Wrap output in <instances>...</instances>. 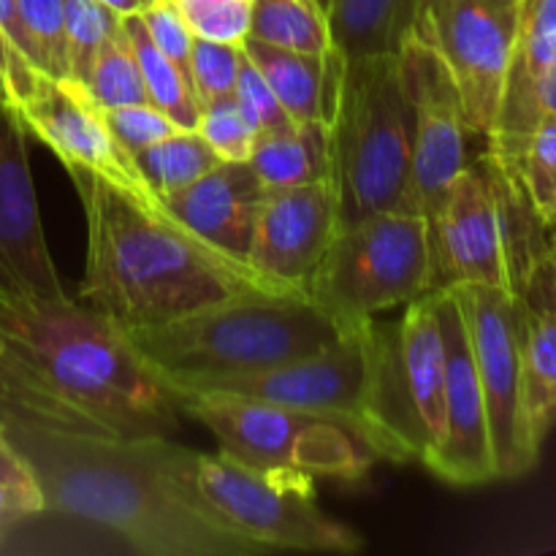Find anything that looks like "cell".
<instances>
[{
	"label": "cell",
	"mask_w": 556,
	"mask_h": 556,
	"mask_svg": "<svg viewBox=\"0 0 556 556\" xmlns=\"http://www.w3.org/2000/svg\"><path fill=\"white\" fill-rule=\"evenodd\" d=\"M30 465L43 514L87 521L147 556H255V543L223 525L195 489V456L172 438H103L41 427L0 410Z\"/></svg>",
	"instance_id": "obj_1"
},
{
	"label": "cell",
	"mask_w": 556,
	"mask_h": 556,
	"mask_svg": "<svg viewBox=\"0 0 556 556\" xmlns=\"http://www.w3.org/2000/svg\"><path fill=\"white\" fill-rule=\"evenodd\" d=\"M0 410L103 438H172L177 396L123 331L79 299L0 293Z\"/></svg>",
	"instance_id": "obj_2"
},
{
	"label": "cell",
	"mask_w": 556,
	"mask_h": 556,
	"mask_svg": "<svg viewBox=\"0 0 556 556\" xmlns=\"http://www.w3.org/2000/svg\"><path fill=\"white\" fill-rule=\"evenodd\" d=\"M87 217L79 302L119 331L166 324L210 304L277 291L185 231L157 201L136 199L90 172L71 174Z\"/></svg>",
	"instance_id": "obj_3"
},
{
	"label": "cell",
	"mask_w": 556,
	"mask_h": 556,
	"mask_svg": "<svg viewBox=\"0 0 556 556\" xmlns=\"http://www.w3.org/2000/svg\"><path fill=\"white\" fill-rule=\"evenodd\" d=\"M166 386L258 372L337 345L348 331L304 291H255L123 331Z\"/></svg>",
	"instance_id": "obj_4"
},
{
	"label": "cell",
	"mask_w": 556,
	"mask_h": 556,
	"mask_svg": "<svg viewBox=\"0 0 556 556\" xmlns=\"http://www.w3.org/2000/svg\"><path fill=\"white\" fill-rule=\"evenodd\" d=\"M329 60L326 182L340 228L405 206L413 155V106L400 54Z\"/></svg>",
	"instance_id": "obj_5"
},
{
	"label": "cell",
	"mask_w": 556,
	"mask_h": 556,
	"mask_svg": "<svg viewBox=\"0 0 556 556\" xmlns=\"http://www.w3.org/2000/svg\"><path fill=\"white\" fill-rule=\"evenodd\" d=\"M543 228L516 163L486 150L467 163L429 220L434 291L492 286L521 299L552 261Z\"/></svg>",
	"instance_id": "obj_6"
},
{
	"label": "cell",
	"mask_w": 556,
	"mask_h": 556,
	"mask_svg": "<svg viewBox=\"0 0 556 556\" xmlns=\"http://www.w3.org/2000/svg\"><path fill=\"white\" fill-rule=\"evenodd\" d=\"M445 351L434 296L416 299L394 324L372 326L362 438L378 459L421 462L443 432Z\"/></svg>",
	"instance_id": "obj_7"
},
{
	"label": "cell",
	"mask_w": 556,
	"mask_h": 556,
	"mask_svg": "<svg viewBox=\"0 0 556 556\" xmlns=\"http://www.w3.org/2000/svg\"><path fill=\"white\" fill-rule=\"evenodd\" d=\"M434 291L429 220L413 212H378L340 228L307 280V293L342 331L372 324Z\"/></svg>",
	"instance_id": "obj_8"
},
{
	"label": "cell",
	"mask_w": 556,
	"mask_h": 556,
	"mask_svg": "<svg viewBox=\"0 0 556 556\" xmlns=\"http://www.w3.org/2000/svg\"><path fill=\"white\" fill-rule=\"evenodd\" d=\"M174 396L185 416L215 434L223 454L255 470L356 481L378 459L351 427L331 418L233 394L177 391Z\"/></svg>",
	"instance_id": "obj_9"
},
{
	"label": "cell",
	"mask_w": 556,
	"mask_h": 556,
	"mask_svg": "<svg viewBox=\"0 0 556 556\" xmlns=\"http://www.w3.org/2000/svg\"><path fill=\"white\" fill-rule=\"evenodd\" d=\"M195 489L212 514L261 552H362L356 530L315 503L313 478L255 470L233 456H195Z\"/></svg>",
	"instance_id": "obj_10"
},
{
	"label": "cell",
	"mask_w": 556,
	"mask_h": 556,
	"mask_svg": "<svg viewBox=\"0 0 556 556\" xmlns=\"http://www.w3.org/2000/svg\"><path fill=\"white\" fill-rule=\"evenodd\" d=\"M483 389L497 481L535 470L538 454L525 424L521 394V302L492 286H454Z\"/></svg>",
	"instance_id": "obj_11"
},
{
	"label": "cell",
	"mask_w": 556,
	"mask_h": 556,
	"mask_svg": "<svg viewBox=\"0 0 556 556\" xmlns=\"http://www.w3.org/2000/svg\"><path fill=\"white\" fill-rule=\"evenodd\" d=\"M519 0H427L413 36L438 52L472 134L489 139L514 58Z\"/></svg>",
	"instance_id": "obj_12"
},
{
	"label": "cell",
	"mask_w": 556,
	"mask_h": 556,
	"mask_svg": "<svg viewBox=\"0 0 556 556\" xmlns=\"http://www.w3.org/2000/svg\"><path fill=\"white\" fill-rule=\"evenodd\" d=\"M372 326L375 320L364 329L348 331L337 345L326 351L293 358L280 367L226 375V378L201 380L190 386H168V389L174 394L206 391V394L248 396V400L269 402L288 410L313 413V416L345 424L362 438L369 364H372Z\"/></svg>",
	"instance_id": "obj_13"
},
{
	"label": "cell",
	"mask_w": 556,
	"mask_h": 556,
	"mask_svg": "<svg viewBox=\"0 0 556 556\" xmlns=\"http://www.w3.org/2000/svg\"><path fill=\"white\" fill-rule=\"evenodd\" d=\"M400 63L413 106L410 182L402 210L432 220L454 179L470 163L467 134L472 130L448 68L424 38H407Z\"/></svg>",
	"instance_id": "obj_14"
},
{
	"label": "cell",
	"mask_w": 556,
	"mask_h": 556,
	"mask_svg": "<svg viewBox=\"0 0 556 556\" xmlns=\"http://www.w3.org/2000/svg\"><path fill=\"white\" fill-rule=\"evenodd\" d=\"M445 351L443 432L438 448L427 459V470L451 486H483L497 481L489 440L486 402L478 380L467 326L454 288L432 291Z\"/></svg>",
	"instance_id": "obj_15"
},
{
	"label": "cell",
	"mask_w": 556,
	"mask_h": 556,
	"mask_svg": "<svg viewBox=\"0 0 556 556\" xmlns=\"http://www.w3.org/2000/svg\"><path fill=\"white\" fill-rule=\"evenodd\" d=\"M0 293L11 299H65L49 253L27 157V130L0 106Z\"/></svg>",
	"instance_id": "obj_16"
},
{
	"label": "cell",
	"mask_w": 556,
	"mask_h": 556,
	"mask_svg": "<svg viewBox=\"0 0 556 556\" xmlns=\"http://www.w3.org/2000/svg\"><path fill=\"white\" fill-rule=\"evenodd\" d=\"M16 117L27 134L49 147L65 172H90L117 185L125 193L157 201L141 182L134 157L117 144L103 112L68 79L38 74L27 96L20 101Z\"/></svg>",
	"instance_id": "obj_17"
},
{
	"label": "cell",
	"mask_w": 556,
	"mask_h": 556,
	"mask_svg": "<svg viewBox=\"0 0 556 556\" xmlns=\"http://www.w3.org/2000/svg\"><path fill=\"white\" fill-rule=\"evenodd\" d=\"M340 231L326 179L264 195L255 220L250 269L277 291H304Z\"/></svg>",
	"instance_id": "obj_18"
},
{
	"label": "cell",
	"mask_w": 556,
	"mask_h": 556,
	"mask_svg": "<svg viewBox=\"0 0 556 556\" xmlns=\"http://www.w3.org/2000/svg\"><path fill=\"white\" fill-rule=\"evenodd\" d=\"M264 195V185L248 163H217L193 185L157 199V204L206 248L250 269L248 258Z\"/></svg>",
	"instance_id": "obj_19"
},
{
	"label": "cell",
	"mask_w": 556,
	"mask_h": 556,
	"mask_svg": "<svg viewBox=\"0 0 556 556\" xmlns=\"http://www.w3.org/2000/svg\"><path fill=\"white\" fill-rule=\"evenodd\" d=\"M556 63V0H519L514 58L489 152L516 163L538 125V92Z\"/></svg>",
	"instance_id": "obj_20"
},
{
	"label": "cell",
	"mask_w": 556,
	"mask_h": 556,
	"mask_svg": "<svg viewBox=\"0 0 556 556\" xmlns=\"http://www.w3.org/2000/svg\"><path fill=\"white\" fill-rule=\"evenodd\" d=\"M521 302V394L525 424L532 448L556 427V307L543 288L541 275Z\"/></svg>",
	"instance_id": "obj_21"
},
{
	"label": "cell",
	"mask_w": 556,
	"mask_h": 556,
	"mask_svg": "<svg viewBox=\"0 0 556 556\" xmlns=\"http://www.w3.org/2000/svg\"><path fill=\"white\" fill-rule=\"evenodd\" d=\"M427 0H331L329 25L331 54L337 58H375L400 54L416 33Z\"/></svg>",
	"instance_id": "obj_22"
},
{
	"label": "cell",
	"mask_w": 556,
	"mask_h": 556,
	"mask_svg": "<svg viewBox=\"0 0 556 556\" xmlns=\"http://www.w3.org/2000/svg\"><path fill=\"white\" fill-rule=\"evenodd\" d=\"M250 63L261 71L291 123H324L326 92H329V60L326 54L293 52L271 43L242 41Z\"/></svg>",
	"instance_id": "obj_23"
},
{
	"label": "cell",
	"mask_w": 556,
	"mask_h": 556,
	"mask_svg": "<svg viewBox=\"0 0 556 556\" xmlns=\"http://www.w3.org/2000/svg\"><path fill=\"white\" fill-rule=\"evenodd\" d=\"M248 166L253 168L266 193L320 182L326 179L324 123H291L286 128L258 134Z\"/></svg>",
	"instance_id": "obj_24"
},
{
	"label": "cell",
	"mask_w": 556,
	"mask_h": 556,
	"mask_svg": "<svg viewBox=\"0 0 556 556\" xmlns=\"http://www.w3.org/2000/svg\"><path fill=\"white\" fill-rule=\"evenodd\" d=\"M123 30L128 36L130 49H134L136 63H139L147 101L161 109L163 114H168L179 128L195 130L201 117V101L195 96L190 76L152 43L139 14L123 16Z\"/></svg>",
	"instance_id": "obj_25"
},
{
	"label": "cell",
	"mask_w": 556,
	"mask_h": 556,
	"mask_svg": "<svg viewBox=\"0 0 556 556\" xmlns=\"http://www.w3.org/2000/svg\"><path fill=\"white\" fill-rule=\"evenodd\" d=\"M248 38L293 52H331L329 25L318 0H253Z\"/></svg>",
	"instance_id": "obj_26"
},
{
	"label": "cell",
	"mask_w": 556,
	"mask_h": 556,
	"mask_svg": "<svg viewBox=\"0 0 556 556\" xmlns=\"http://www.w3.org/2000/svg\"><path fill=\"white\" fill-rule=\"evenodd\" d=\"M217 163L223 161L201 139L199 130L185 128L134 155L136 172L155 199L188 188L206 172H212Z\"/></svg>",
	"instance_id": "obj_27"
},
{
	"label": "cell",
	"mask_w": 556,
	"mask_h": 556,
	"mask_svg": "<svg viewBox=\"0 0 556 556\" xmlns=\"http://www.w3.org/2000/svg\"><path fill=\"white\" fill-rule=\"evenodd\" d=\"M76 87H79L101 112L103 109L130 106V103H150L147 101L139 63H136V54L134 49H130L125 30H119V36H114L112 41L98 52L87 79Z\"/></svg>",
	"instance_id": "obj_28"
},
{
	"label": "cell",
	"mask_w": 556,
	"mask_h": 556,
	"mask_svg": "<svg viewBox=\"0 0 556 556\" xmlns=\"http://www.w3.org/2000/svg\"><path fill=\"white\" fill-rule=\"evenodd\" d=\"M65 43H68V81L81 85L96 63L98 52L119 36L123 16L98 0H63Z\"/></svg>",
	"instance_id": "obj_29"
},
{
	"label": "cell",
	"mask_w": 556,
	"mask_h": 556,
	"mask_svg": "<svg viewBox=\"0 0 556 556\" xmlns=\"http://www.w3.org/2000/svg\"><path fill=\"white\" fill-rule=\"evenodd\" d=\"M16 16L30 47V63L52 79H68L63 0H14Z\"/></svg>",
	"instance_id": "obj_30"
},
{
	"label": "cell",
	"mask_w": 556,
	"mask_h": 556,
	"mask_svg": "<svg viewBox=\"0 0 556 556\" xmlns=\"http://www.w3.org/2000/svg\"><path fill=\"white\" fill-rule=\"evenodd\" d=\"M521 185L543 226L556 223V117H541L527 136L519 161Z\"/></svg>",
	"instance_id": "obj_31"
},
{
	"label": "cell",
	"mask_w": 556,
	"mask_h": 556,
	"mask_svg": "<svg viewBox=\"0 0 556 556\" xmlns=\"http://www.w3.org/2000/svg\"><path fill=\"white\" fill-rule=\"evenodd\" d=\"M195 130L223 163H248L258 139V130L248 123L233 96L204 103Z\"/></svg>",
	"instance_id": "obj_32"
},
{
	"label": "cell",
	"mask_w": 556,
	"mask_h": 556,
	"mask_svg": "<svg viewBox=\"0 0 556 556\" xmlns=\"http://www.w3.org/2000/svg\"><path fill=\"white\" fill-rule=\"evenodd\" d=\"M242 65V43L210 41V38L195 36L193 52H190V81H193V90L199 96L201 106L217 101V98L233 96Z\"/></svg>",
	"instance_id": "obj_33"
},
{
	"label": "cell",
	"mask_w": 556,
	"mask_h": 556,
	"mask_svg": "<svg viewBox=\"0 0 556 556\" xmlns=\"http://www.w3.org/2000/svg\"><path fill=\"white\" fill-rule=\"evenodd\" d=\"M177 5L199 38L242 43L250 33L248 0H179Z\"/></svg>",
	"instance_id": "obj_34"
},
{
	"label": "cell",
	"mask_w": 556,
	"mask_h": 556,
	"mask_svg": "<svg viewBox=\"0 0 556 556\" xmlns=\"http://www.w3.org/2000/svg\"><path fill=\"white\" fill-rule=\"evenodd\" d=\"M103 119H106L109 130L114 134L117 144L123 147L130 157L139 155L141 150L152 147L155 141L182 130L168 114H163L161 109H155L152 103H130V106L103 109Z\"/></svg>",
	"instance_id": "obj_35"
},
{
	"label": "cell",
	"mask_w": 556,
	"mask_h": 556,
	"mask_svg": "<svg viewBox=\"0 0 556 556\" xmlns=\"http://www.w3.org/2000/svg\"><path fill=\"white\" fill-rule=\"evenodd\" d=\"M139 16L152 43L190 76V52H193L195 33L190 30L182 11L166 0H152L139 11Z\"/></svg>",
	"instance_id": "obj_36"
},
{
	"label": "cell",
	"mask_w": 556,
	"mask_h": 556,
	"mask_svg": "<svg viewBox=\"0 0 556 556\" xmlns=\"http://www.w3.org/2000/svg\"><path fill=\"white\" fill-rule=\"evenodd\" d=\"M233 101L239 103L242 114L248 117V123L253 125L258 134H269V130L286 128L291 125V117L286 114V109L280 106L277 96L271 92V87L266 85V79L261 76V71L244 54V65L239 71L237 87H233Z\"/></svg>",
	"instance_id": "obj_37"
},
{
	"label": "cell",
	"mask_w": 556,
	"mask_h": 556,
	"mask_svg": "<svg viewBox=\"0 0 556 556\" xmlns=\"http://www.w3.org/2000/svg\"><path fill=\"white\" fill-rule=\"evenodd\" d=\"M38 74H41V71L33 68V65L16 52L14 43L5 38V33L0 30V106L16 114L20 101L27 96V90H30Z\"/></svg>",
	"instance_id": "obj_38"
},
{
	"label": "cell",
	"mask_w": 556,
	"mask_h": 556,
	"mask_svg": "<svg viewBox=\"0 0 556 556\" xmlns=\"http://www.w3.org/2000/svg\"><path fill=\"white\" fill-rule=\"evenodd\" d=\"M38 514H43V497L38 483H30V486L0 483V541L22 521L36 519Z\"/></svg>",
	"instance_id": "obj_39"
},
{
	"label": "cell",
	"mask_w": 556,
	"mask_h": 556,
	"mask_svg": "<svg viewBox=\"0 0 556 556\" xmlns=\"http://www.w3.org/2000/svg\"><path fill=\"white\" fill-rule=\"evenodd\" d=\"M0 483H20V486L36 483L30 465L16 451V445L5 438V432H0Z\"/></svg>",
	"instance_id": "obj_40"
},
{
	"label": "cell",
	"mask_w": 556,
	"mask_h": 556,
	"mask_svg": "<svg viewBox=\"0 0 556 556\" xmlns=\"http://www.w3.org/2000/svg\"><path fill=\"white\" fill-rule=\"evenodd\" d=\"M0 30H3L5 38L14 43L16 52H20L22 58L30 63V47H27V38H25V30H22V25H20V16H16L14 0H0Z\"/></svg>",
	"instance_id": "obj_41"
},
{
	"label": "cell",
	"mask_w": 556,
	"mask_h": 556,
	"mask_svg": "<svg viewBox=\"0 0 556 556\" xmlns=\"http://www.w3.org/2000/svg\"><path fill=\"white\" fill-rule=\"evenodd\" d=\"M541 117H556V63L538 92V119Z\"/></svg>",
	"instance_id": "obj_42"
},
{
	"label": "cell",
	"mask_w": 556,
	"mask_h": 556,
	"mask_svg": "<svg viewBox=\"0 0 556 556\" xmlns=\"http://www.w3.org/2000/svg\"><path fill=\"white\" fill-rule=\"evenodd\" d=\"M98 3H103L106 9H112L114 14L128 16V14H139V11L144 9L147 3H152V0H98Z\"/></svg>",
	"instance_id": "obj_43"
},
{
	"label": "cell",
	"mask_w": 556,
	"mask_h": 556,
	"mask_svg": "<svg viewBox=\"0 0 556 556\" xmlns=\"http://www.w3.org/2000/svg\"><path fill=\"white\" fill-rule=\"evenodd\" d=\"M541 282H543V288H546L548 299H552L554 307H556V261H548L546 269L541 271Z\"/></svg>",
	"instance_id": "obj_44"
},
{
	"label": "cell",
	"mask_w": 556,
	"mask_h": 556,
	"mask_svg": "<svg viewBox=\"0 0 556 556\" xmlns=\"http://www.w3.org/2000/svg\"><path fill=\"white\" fill-rule=\"evenodd\" d=\"M554 228H556V223H554ZM548 253H552V261H556V231L552 237V244H548Z\"/></svg>",
	"instance_id": "obj_45"
},
{
	"label": "cell",
	"mask_w": 556,
	"mask_h": 556,
	"mask_svg": "<svg viewBox=\"0 0 556 556\" xmlns=\"http://www.w3.org/2000/svg\"><path fill=\"white\" fill-rule=\"evenodd\" d=\"M318 5H320V9H324V14H329V5H331V0H318Z\"/></svg>",
	"instance_id": "obj_46"
},
{
	"label": "cell",
	"mask_w": 556,
	"mask_h": 556,
	"mask_svg": "<svg viewBox=\"0 0 556 556\" xmlns=\"http://www.w3.org/2000/svg\"><path fill=\"white\" fill-rule=\"evenodd\" d=\"M3 348H5V345H3V337H0V353H3Z\"/></svg>",
	"instance_id": "obj_47"
},
{
	"label": "cell",
	"mask_w": 556,
	"mask_h": 556,
	"mask_svg": "<svg viewBox=\"0 0 556 556\" xmlns=\"http://www.w3.org/2000/svg\"><path fill=\"white\" fill-rule=\"evenodd\" d=\"M166 3H179V0H166Z\"/></svg>",
	"instance_id": "obj_48"
},
{
	"label": "cell",
	"mask_w": 556,
	"mask_h": 556,
	"mask_svg": "<svg viewBox=\"0 0 556 556\" xmlns=\"http://www.w3.org/2000/svg\"><path fill=\"white\" fill-rule=\"evenodd\" d=\"M0 432H3V424H0Z\"/></svg>",
	"instance_id": "obj_49"
}]
</instances>
